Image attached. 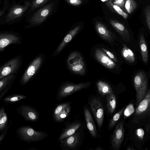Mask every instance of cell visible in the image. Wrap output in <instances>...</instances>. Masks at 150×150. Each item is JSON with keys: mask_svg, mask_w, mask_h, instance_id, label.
<instances>
[{"mask_svg": "<svg viewBox=\"0 0 150 150\" xmlns=\"http://www.w3.org/2000/svg\"><path fill=\"white\" fill-rule=\"evenodd\" d=\"M127 137L137 149H142L150 139V132L145 127L129 120L126 124Z\"/></svg>", "mask_w": 150, "mask_h": 150, "instance_id": "cell-1", "label": "cell"}, {"mask_svg": "<svg viewBox=\"0 0 150 150\" xmlns=\"http://www.w3.org/2000/svg\"><path fill=\"white\" fill-rule=\"evenodd\" d=\"M129 121L145 127L150 132V88L136 107Z\"/></svg>", "mask_w": 150, "mask_h": 150, "instance_id": "cell-2", "label": "cell"}, {"mask_svg": "<svg viewBox=\"0 0 150 150\" xmlns=\"http://www.w3.org/2000/svg\"><path fill=\"white\" fill-rule=\"evenodd\" d=\"M46 58L44 53L37 55L32 61L20 78V83L21 85L28 83L36 75L40 70Z\"/></svg>", "mask_w": 150, "mask_h": 150, "instance_id": "cell-3", "label": "cell"}, {"mask_svg": "<svg viewBox=\"0 0 150 150\" xmlns=\"http://www.w3.org/2000/svg\"><path fill=\"white\" fill-rule=\"evenodd\" d=\"M16 132L21 140L28 143L41 141L48 136L46 132L35 131L28 125L20 127L17 129Z\"/></svg>", "mask_w": 150, "mask_h": 150, "instance_id": "cell-4", "label": "cell"}, {"mask_svg": "<svg viewBox=\"0 0 150 150\" xmlns=\"http://www.w3.org/2000/svg\"><path fill=\"white\" fill-rule=\"evenodd\" d=\"M134 85L136 92V107L144 98L148 91L147 78L142 71L138 73L133 80Z\"/></svg>", "mask_w": 150, "mask_h": 150, "instance_id": "cell-5", "label": "cell"}, {"mask_svg": "<svg viewBox=\"0 0 150 150\" xmlns=\"http://www.w3.org/2000/svg\"><path fill=\"white\" fill-rule=\"evenodd\" d=\"M22 63V57L17 55L4 63L0 68V79L11 74H17Z\"/></svg>", "mask_w": 150, "mask_h": 150, "instance_id": "cell-6", "label": "cell"}, {"mask_svg": "<svg viewBox=\"0 0 150 150\" xmlns=\"http://www.w3.org/2000/svg\"><path fill=\"white\" fill-rule=\"evenodd\" d=\"M66 63L68 68L74 73L81 75L85 74V64L79 53L74 52L71 53L67 59Z\"/></svg>", "mask_w": 150, "mask_h": 150, "instance_id": "cell-7", "label": "cell"}, {"mask_svg": "<svg viewBox=\"0 0 150 150\" xmlns=\"http://www.w3.org/2000/svg\"><path fill=\"white\" fill-rule=\"evenodd\" d=\"M91 82L81 83L78 84L65 83L59 86L56 95L57 100L60 101L74 92L89 86Z\"/></svg>", "mask_w": 150, "mask_h": 150, "instance_id": "cell-8", "label": "cell"}, {"mask_svg": "<svg viewBox=\"0 0 150 150\" xmlns=\"http://www.w3.org/2000/svg\"><path fill=\"white\" fill-rule=\"evenodd\" d=\"M54 4L53 2L48 4L37 11L30 19V25L35 26L42 23L51 12Z\"/></svg>", "mask_w": 150, "mask_h": 150, "instance_id": "cell-9", "label": "cell"}, {"mask_svg": "<svg viewBox=\"0 0 150 150\" xmlns=\"http://www.w3.org/2000/svg\"><path fill=\"white\" fill-rule=\"evenodd\" d=\"M22 38L17 33L10 32L0 33V52H3L6 47L12 44L20 45L22 43Z\"/></svg>", "mask_w": 150, "mask_h": 150, "instance_id": "cell-10", "label": "cell"}, {"mask_svg": "<svg viewBox=\"0 0 150 150\" xmlns=\"http://www.w3.org/2000/svg\"><path fill=\"white\" fill-rule=\"evenodd\" d=\"M124 122L122 121L115 126L111 138V147L113 149H120L123 142L125 135Z\"/></svg>", "mask_w": 150, "mask_h": 150, "instance_id": "cell-11", "label": "cell"}, {"mask_svg": "<svg viewBox=\"0 0 150 150\" xmlns=\"http://www.w3.org/2000/svg\"><path fill=\"white\" fill-rule=\"evenodd\" d=\"M91 108L95 117L99 131L103 124L104 118L103 106L99 98H93L89 103Z\"/></svg>", "mask_w": 150, "mask_h": 150, "instance_id": "cell-12", "label": "cell"}, {"mask_svg": "<svg viewBox=\"0 0 150 150\" xmlns=\"http://www.w3.org/2000/svg\"><path fill=\"white\" fill-rule=\"evenodd\" d=\"M16 111L26 121L35 122L39 119L38 112L35 108L31 106L21 105L16 109Z\"/></svg>", "mask_w": 150, "mask_h": 150, "instance_id": "cell-13", "label": "cell"}, {"mask_svg": "<svg viewBox=\"0 0 150 150\" xmlns=\"http://www.w3.org/2000/svg\"><path fill=\"white\" fill-rule=\"evenodd\" d=\"M30 5V2L26 1L22 5H13L10 9L6 16L5 22L13 21L20 17L27 10Z\"/></svg>", "mask_w": 150, "mask_h": 150, "instance_id": "cell-14", "label": "cell"}, {"mask_svg": "<svg viewBox=\"0 0 150 150\" xmlns=\"http://www.w3.org/2000/svg\"><path fill=\"white\" fill-rule=\"evenodd\" d=\"M95 56L100 63L109 69H113L117 67L115 62L100 49L97 48L96 49Z\"/></svg>", "mask_w": 150, "mask_h": 150, "instance_id": "cell-15", "label": "cell"}, {"mask_svg": "<svg viewBox=\"0 0 150 150\" xmlns=\"http://www.w3.org/2000/svg\"><path fill=\"white\" fill-rule=\"evenodd\" d=\"M80 137L77 132L65 138L61 141L60 146L62 150L73 149L79 143Z\"/></svg>", "mask_w": 150, "mask_h": 150, "instance_id": "cell-16", "label": "cell"}, {"mask_svg": "<svg viewBox=\"0 0 150 150\" xmlns=\"http://www.w3.org/2000/svg\"><path fill=\"white\" fill-rule=\"evenodd\" d=\"M109 21L111 25L125 42L130 41L131 37L129 32L124 25L117 20L110 19Z\"/></svg>", "mask_w": 150, "mask_h": 150, "instance_id": "cell-17", "label": "cell"}, {"mask_svg": "<svg viewBox=\"0 0 150 150\" xmlns=\"http://www.w3.org/2000/svg\"><path fill=\"white\" fill-rule=\"evenodd\" d=\"M96 30L100 36L105 41L111 42L116 38L115 35L108 29L103 23L97 22L96 24Z\"/></svg>", "mask_w": 150, "mask_h": 150, "instance_id": "cell-18", "label": "cell"}, {"mask_svg": "<svg viewBox=\"0 0 150 150\" xmlns=\"http://www.w3.org/2000/svg\"><path fill=\"white\" fill-rule=\"evenodd\" d=\"M17 77L15 74L6 76L0 80V100L5 94L11 89L12 84Z\"/></svg>", "mask_w": 150, "mask_h": 150, "instance_id": "cell-19", "label": "cell"}, {"mask_svg": "<svg viewBox=\"0 0 150 150\" xmlns=\"http://www.w3.org/2000/svg\"><path fill=\"white\" fill-rule=\"evenodd\" d=\"M80 29V26H78L70 31L54 52L52 55L53 56H56L58 55L66 45L77 33Z\"/></svg>", "mask_w": 150, "mask_h": 150, "instance_id": "cell-20", "label": "cell"}, {"mask_svg": "<svg viewBox=\"0 0 150 150\" xmlns=\"http://www.w3.org/2000/svg\"><path fill=\"white\" fill-rule=\"evenodd\" d=\"M81 125L80 123L79 122H75L66 126L61 133L58 141L61 142L65 138L73 134L80 127Z\"/></svg>", "mask_w": 150, "mask_h": 150, "instance_id": "cell-21", "label": "cell"}, {"mask_svg": "<svg viewBox=\"0 0 150 150\" xmlns=\"http://www.w3.org/2000/svg\"><path fill=\"white\" fill-rule=\"evenodd\" d=\"M84 114L87 127L92 136L96 138L97 133L95 125L90 112L86 107L84 108Z\"/></svg>", "mask_w": 150, "mask_h": 150, "instance_id": "cell-22", "label": "cell"}, {"mask_svg": "<svg viewBox=\"0 0 150 150\" xmlns=\"http://www.w3.org/2000/svg\"><path fill=\"white\" fill-rule=\"evenodd\" d=\"M139 43L143 61L144 63H147L148 59V49L144 35L142 33L140 35Z\"/></svg>", "mask_w": 150, "mask_h": 150, "instance_id": "cell-23", "label": "cell"}, {"mask_svg": "<svg viewBox=\"0 0 150 150\" xmlns=\"http://www.w3.org/2000/svg\"><path fill=\"white\" fill-rule=\"evenodd\" d=\"M96 85L98 92L103 96H107L113 93L110 85L104 82L99 81L97 83Z\"/></svg>", "mask_w": 150, "mask_h": 150, "instance_id": "cell-24", "label": "cell"}, {"mask_svg": "<svg viewBox=\"0 0 150 150\" xmlns=\"http://www.w3.org/2000/svg\"><path fill=\"white\" fill-rule=\"evenodd\" d=\"M10 125H8V117L4 107L1 106L0 109V132L1 133L7 128Z\"/></svg>", "mask_w": 150, "mask_h": 150, "instance_id": "cell-25", "label": "cell"}, {"mask_svg": "<svg viewBox=\"0 0 150 150\" xmlns=\"http://www.w3.org/2000/svg\"><path fill=\"white\" fill-rule=\"evenodd\" d=\"M28 97L22 94L14 93L10 94L5 97L2 100L7 105L11 104L26 98Z\"/></svg>", "mask_w": 150, "mask_h": 150, "instance_id": "cell-26", "label": "cell"}, {"mask_svg": "<svg viewBox=\"0 0 150 150\" xmlns=\"http://www.w3.org/2000/svg\"><path fill=\"white\" fill-rule=\"evenodd\" d=\"M121 54L123 57L128 62L132 63L135 62V58L133 52L125 44H123Z\"/></svg>", "mask_w": 150, "mask_h": 150, "instance_id": "cell-27", "label": "cell"}, {"mask_svg": "<svg viewBox=\"0 0 150 150\" xmlns=\"http://www.w3.org/2000/svg\"><path fill=\"white\" fill-rule=\"evenodd\" d=\"M106 100V106L108 112L110 113H112L116 107V98L115 95L113 93L107 95Z\"/></svg>", "mask_w": 150, "mask_h": 150, "instance_id": "cell-28", "label": "cell"}, {"mask_svg": "<svg viewBox=\"0 0 150 150\" xmlns=\"http://www.w3.org/2000/svg\"><path fill=\"white\" fill-rule=\"evenodd\" d=\"M125 109L124 107L115 113L110 120L108 125V129L111 130L115 126L122 115Z\"/></svg>", "mask_w": 150, "mask_h": 150, "instance_id": "cell-29", "label": "cell"}, {"mask_svg": "<svg viewBox=\"0 0 150 150\" xmlns=\"http://www.w3.org/2000/svg\"><path fill=\"white\" fill-rule=\"evenodd\" d=\"M71 109L70 105L65 108L62 111L54 120L57 122H60L63 121L69 115Z\"/></svg>", "mask_w": 150, "mask_h": 150, "instance_id": "cell-30", "label": "cell"}, {"mask_svg": "<svg viewBox=\"0 0 150 150\" xmlns=\"http://www.w3.org/2000/svg\"><path fill=\"white\" fill-rule=\"evenodd\" d=\"M70 104V102H67L62 103L56 106L52 112V118L53 120L56 117L62 110Z\"/></svg>", "mask_w": 150, "mask_h": 150, "instance_id": "cell-31", "label": "cell"}, {"mask_svg": "<svg viewBox=\"0 0 150 150\" xmlns=\"http://www.w3.org/2000/svg\"><path fill=\"white\" fill-rule=\"evenodd\" d=\"M137 6V3L134 0H125V9L129 13H132Z\"/></svg>", "mask_w": 150, "mask_h": 150, "instance_id": "cell-32", "label": "cell"}, {"mask_svg": "<svg viewBox=\"0 0 150 150\" xmlns=\"http://www.w3.org/2000/svg\"><path fill=\"white\" fill-rule=\"evenodd\" d=\"M109 7L112 8L119 15L122 16L125 19L127 18L128 15L118 6L113 4L111 2L109 1L106 3Z\"/></svg>", "mask_w": 150, "mask_h": 150, "instance_id": "cell-33", "label": "cell"}, {"mask_svg": "<svg viewBox=\"0 0 150 150\" xmlns=\"http://www.w3.org/2000/svg\"><path fill=\"white\" fill-rule=\"evenodd\" d=\"M50 0H34L31 5V10H33L45 4Z\"/></svg>", "mask_w": 150, "mask_h": 150, "instance_id": "cell-34", "label": "cell"}, {"mask_svg": "<svg viewBox=\"0 0 150 150\" xmlns=\"http://www.w3.org/2000/svg\"><path fill=\"white\" fill-rule=\"evenodd\" d=\"M144 13L147 25L150 30V5H147L145 8Z\"/></svg>", "mask_w": 150, "mask_h": 150, "instance_id": "cell-35", "label": "cell"}, {"mask_svg": "<svg viewBox=\"0 0 150 150\" xmlns=\"http://www.w3.org/2000/svg\"><path fill=\"white\" fill-rule=\"evenodd\" d=\"M101 49L110 58L115 62H118V61L112 52L103 47H101Z\"/></svg>", "mask_w": 150, "mask_h": 150, "instance_id": "cell-36", "label": "cell"}, {"mask_svg": "<svg viewBox=\"0 0 150 150\" xmlns=\"http://www.w3.org/2000/svg\"><path fill=\"white\" fill-rule=\"evenodd\" d=\"M114 4L118 6L120 8L124 9L125 8V0H115L113 2Z\"/></svg>", "mask_w": 150, "mask_h": 150, "instance_id": "cell-37", "label": "cell"}, {"mask_svg": "<svg viewBox=\"0 0 150 150\" xmlns=\"http://www.w3.org/2000/svg\"><path fill=\"white\" fill-rule=\"evenodd\" d=\"M69 4L73 6L80 5L82 2L81 0H65Z\"/></svg>", "mask_w": 150, "mask_h": 150, "instance_id": "cell-38", "label": "cell"}, {"mask_svg": "<svg viewBox=\"0 0 150 150\" xmlns=\"http://www.w3.org/2000/svg\"><path fill=\"white\" fill-rule=\"evenodd\" d=\"M8 128H7L4 130L3 132H1V134L0 136V144H1V141L3 140L4 137L5 136L7 130Z\"/></svg>", "mask_w": 150, "mask_h": 150, "instance_id": "cell-39", "label": "cell"}, {"mask_svg": "<svg viewBox=\"0 0 150 150\" xmlns=\"http://www.w3.org/2000/svg\"><path fill=\"white\" fill-rule=\"evenodd\" d=\"M126 149L127 150H136V149L134 148V146L132 144H131V145H128L127 146Z\"/></svg>", "mask_w": 150, "mask_h": 150, "instance_id": "cell-40", "label": "cell"}, {"mask_svg": "<svg viewBox=\"0 0 150 150\" xmlns=\"http://www.w3.org/2000/svg\"><path fill=\"white\" fill-rule=\"evenodd\" d=\"M103 2H105L108 1V0H101Z\"/></svg>", "mask_w": 150, "mask_h": 150, "instance_id": "cell-41", "label": "cell"}, {"mask_svg": "<svg viewBox=\"0 0 150 150\" xmlns=\"http://www.w3.org/2000/svg\"></svg>", "mask_w": 150, "mask_h": 150, "instance_id": "cell-42", "label": "cell"}]
</instances>
